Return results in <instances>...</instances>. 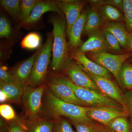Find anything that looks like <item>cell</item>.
Segmentation results:
<instances>
[{
  "label": "cell",
  "mask_w": 132,
  "mask_h": 132,
  "mask_svg": "<svg viewBox=\"0 0 132 132\" xmlns=\"http://www.w3.org/2000/svg\"><path fill=\"white\" fill-rule=\"evenodd\" d=\"M53 36L49 34L45 44L37 50L28 83L36 86L41 84L45 79L50 61L52 52Z\"/></svg>",
  "instance_id": "277c9868"
},
{
  "label": "cell",
  "mask_w": 132,
  "mask_h": 132,
  "mask_svg": "<svg viewBox=\"0 0 132 132\" xmlns=\"http://www.w3.org/2000/svg\"><path fill=\"white\" fill-rule=\"evenodd\" d=\"M90 54L93 61L108 70L114 75L118 82L119 73L122 65L127 60L132 57L131 52L113 54L105 52Z\"/></svg>",
  "instance_id": "5b68a950"
},
{
  "label": "cell",
  "mask_w": 132,
  "mask_h": 132,
  "mask_svg": "<svg viewBox=\"0 0 132 132\" xmlns=\"http://www.w3.org/2000/svg\"><path fill=\"white\" fill-rule=\"evenodd\" d=\"M19 0H1V6L16 21H20V3Z\"/></svg>",
  "instance_id": "7402d4cb"
},
{
  "label": "cell",
  "mask_w": 132,
  "mask_h": 132,
  "mask_svg": "<svg viewBox=\"0 0 132 132\" xmlns=\"http://www.w3.org/2000/svg\"><path fill=\"white\" fill-rule=\"evenodd\" d=\"M0 78H1V81H2L5 83L21 84L17 81L15 78L14 76L13 75L11 72H10L7 71V69L5 67H1Z\"/></svg>",
  "instance_id": "1f68e13d"
},
{
  "label": "cell",
  "mask_w": 132,
  "mask_h": 132,
  "mask_svg": "<svg viewBox=\"0 0 132 132\" xmlns=\"http://www.w3.org/2000/svg\"><path fill=\"white\" fill-rule=\"evenodd\" d=\"M45 86L37 88L27 86L24 90L22 100L26 113L31 119H36L41 111L42 99Z\"/></svg>",
  "instance_id": "8992f818"
},
{
  "label": "cell",
  "mask_w": 132,
  "mask_h": 132,
  "mask_svg": "<svg viewBox=\"0 0 132 132\" xmlns=\"http://www.w3.org/2000/svg\"><path fill=\"white\" fill-rule=\"evenodd\" d=\"M7 100H8V97L7 95L2 90H0V102H1V103H3Z\"/></svg>",
  "instance_id": "74e56055"
},
{
  "label": "cell",
  "mask_w": 132,
  "mask_h": 132,
  "mask_svg": "<svg viewBox=\"0 0 132 132\" xmlns=\"http://www.w3.org/2000/svg\"><path fill=\"white\" fill-rule=\"evenodd\" d=\"M100 14L104 21L119 22L125 21V16L123 12L113 6L104 5L99 7Z\"/></svg>",
  "instance_id": "ffe728a7"
},
{
  "label": "cell",
  "mask_w": 132,
  "mask_h": 132,
  "mask_svg": "<svg viewBox=\"0 0 132 132\" xmlns=\"http://www.w3.org/2000/svg\"><path fill=\"white\" fill-rule=\"evenodd\" d=\"M52 80L62 82L69 87L76 96L86 106L90 107H111L125 110L120 104L101 92L78 86L64 76H56Z\"/></svg>",
  "instance_id": "7a4b0ae2"
},
{
  "label": "cell",
  "mask_w": 132,
  "mask_h": 132,
  "mask_svg": "<svg viewBox=\"0 0 132 132\" xmlns=\"http://www.w3.org/2000/svg\"><path fill=\"white\" fill-rule=\"evenodd\" d=\"M87 40L77 50L79 52L85 53H95L101 52H107L109 50L108 45L101 29L89 35Z\"/></svg>",
  "instance_id": "8fae6325"
},
{
  "label": "cell",
  "mask_w": 132,
  "mask_h": 132,
  "mask_svg": "<svg viewBox=\"0 0 132 132\" xmlns=\"http://www.w3.org/2000/svg\"><path fill=\"white\" fill-rule=\"evenodd\" d=\"M53 28L52 59L51 67L53 71H58L69 62L68 43L66 40L67 24L62 15L53 16L50 19Z\"/></svg>",
  "instance_id": "6da1fadb"
},
{
  "label": "cell",
  "mask_w": 132,
  "mask_h": 132,
  "mask_svg": "<svg viewBox=\"0 0 132 132\" xmlns=\"http://www.w3.org/2000/svg\"><path fill=\"white\" fill-rule=\"evenodd\" d=\"M101 29L112 34L119 40L121 47L126 50L129 33L125 24L119 22L105 21Z\"/></svg>",
  "instance_id": "2e32d148"
},
{
  "label": "cell",
  "mask_w": 132,
  "mask_h": 132,
  "mask_svg": "<svg viewBox=\"0 0 132 132\" xmlns=\"http://www.w3.org/2000/svg\"><path fill=\"white\" fill-rule=\"evenodd\" d=\"M64 72L68 76L69 80L76 86L101 92L80 64L68 62L65 67Z\"/></svg>",
  "instance_id": "52a82bcc"
},
{
  "label": "cell",
  "mask_w": 132,
  "mask_h": 132,
  "mask_svg": "<svg viewBox=\"0 0 132 132\" xmlns=\"http://www.w3.org/2000/svg\"><path fill=\"white\" fill-rule=\"evenodd\" d=\"M123 95L128 114L132 121V90L126 92Z\"/></svg>",
  "instance_id": "e575fe53"
},
{
  "label": "cell",
  "mask_w": 132,
  "mask_h": 132,
  "mask_svg": "<svg viewBox=\"0 0 132 132\" xmlns=\"http://www.w3.org/2000/svg\"><path fill=\"white\" fill-rule=\"evenodd\" d=\"M26 87L21 84L6 83L1 81V90L6 94L9 100L14 102H19L22 99Z\"/></svg>",
  "instance_id": "d6986e66"
},
{
  "label": "cell",
  "mask_w": 132,
  "mask_h": 132,
  "mask_svg": "<svg viewBox=\"0 0 132 132\" xmlns=\"http://www.w3.org/2000/svg\"><path fill=\"white\" fill-rule=\"evenodd\" d=\"M131 125L126 117H120L111 120L106 126L113 132H130Z\"/></svg>",
  "instance_id": "603a6c76"
},
{
  "label": "cell",
  "mask_w": 132,
  "mask_h": 132,
  "mask_svg": "<svg viewBox=\"0 0 132 132\" xmlns=\"http://www.w3.org/2000/svg\"><path fill=\"white\" fill-rule=\"evenodd\" d=\"M126 50L132 53V34H129L127 38V45Z\"/></svg>",
  "instance_id": "8d00e7d4"
},
{
  "label": "cell",
  "mask_w": 132,
  "mask_h": 132,
  "mask_svg": "<svg viewBox=\"0 0 132 132\" xmlns=\"http://www.w3.org/2000/svg\"><path fill=\"white\" fill-rule=\"evenodd\" d=\"M57 5L65 16L67 32L68 34L74 23L80 16L87 1L79 0L56 1Z\"/></svg>",
  "instance_id": "9c48e42d"
},
{
  "label": "cell",
  "mask_w": 132,
  "mask_h": 132,
  "mask_svg": "<svg viewBox=\"0 0 132 132\" xmlns=\"http://www.w3.org/2000/svg\"><path fill=\"white\" fill-rule=\"evenodd\" d=\"M50 92L60 100L68 102L85 106L86 105L76 96L71 88L62 82L52 80L48 82Z\"/></svg>",
  "instance_id": "4fadbf2b"
},
{
  "label": "cell",
  "mask_w": 132,
  "mask_h": 132,
  "mask_svg": "<svg viewBox=\"0 0 132 132\" xmlns=\"http://www.w3.org/2000/svg\"><path fill=\"white\" fill-rule=\"evenodd\" d=\"M72 57L88 72L95 75L112 80V74L108 70L88 58L85 53L76 50L73 53Z\"/></svg>",
  "instance_id": "5bb4252c"
},
{
  "label": "cell",
  "mask_w": 132,
  "mask_h": 132,
  "mask_svg": "<svg viewBox=\"0 0 132 132\" xmlns=\"http://www.w3.org/2000/svg\"><path fill=\"white\" fill-rule=\"evenodd\" d=\"M36 0H22L20 3V21L21 23L26 21L30 15L36 4Z\"/></svg>",
  "instance_id": "484cf974"
},
{
  "label": "cell",
  "mask_w": 132,
  "mask_h": 132,
  "mask_svg": "<svg viewBox=\"0 0 132 132\" xmlns=\"http://www.w3.org/2000/svg\"><path fill=\"white\" fill-rule=\"evenodd\" d=\"M125 22L129 34H132V0H123Z\"/></svg>",
  "instance_id": "4316f807"
},
{
  "label": "cell",
  "mask_w": 132,
  "mask_h": 132,
  "mask_svg": "<svg viewBox=\"0 0 132 132\" xmlns=\"http://www.w3.org/2000/svg\"><path fill=\"white\" fill-rule=\"evenodd\" d=\"M53 132H75L71 124L66 120H62L54 123Z\"/></svg>",
  "instance_id": "836d02e7"
},
{
  "label": "cell",
  "mask_w": 132,
  "mask_h": 132,
  "mask_svg": "<svg viewBox=\"0 0 132 132\" xmlns=\"http://www.w3.org/2000/svg\"><path fill=\"white\" fill-rule=\"evenodd\" d=\"M130 61H131V62L132 63V57L131 59V60H130Z\"/></svg>",
  "instance_id": "60d3db41"
},
{
  "label": "cell",
  "mask_w": 132,
  "mask_h": 132,
  "mask_svg": "<svg viewBox=\"0 0 132 132\" xmlns=\"http://www.w3.org/2000/svg\"><path fill=\"white\" fill-rule=\"evenodd\" d=\"M105 21L99 10V7L92 5L87 10V17L82 34L88 35L101 29Z\"/></svg>",
  "instance_id": "e0dca14e"
},
{
  "label": "cell",
  "mask_w": 132,
  "mask_h": 132,
  "mask_svg": "<svg viewBox=\"0 0 132 132\" xmlns=\"http://www.w3.org/2000/svg\"><path fill=\"white\" fill-rule=\"evenodd\" d=\"M37 51L23 61L11 72L16 80L21 84L26 85L28 83L31 75Z\"/></svg>",
  "instance_id": "ac0fdd59"
},
{
  "label": "cell",
  "mask_w": 132,
  "mask_h": 132,
  "mask_svg": "<svg viewBox=\"0 0 132 132\" xmlns=\"http://www.w3.org/2000/svg\"><path fill=\"white\" fill-rule=\"evenodd\" d=\"M47 104L50 112L54 115L63 116L73 122L91 123L87 113L90 107L81 106L61 100L50 91L47 95Z\"/></svg>",
  "instance_id": "3957f363"
},
{
  "label": "cell",
  "mask_w": 132,
  "mask_h": 132,
  "mask_svg": "<svg viewBox=\"0 0 132 132\" xmlns=\"http://www.w3.org/2000/svg\"><path fill=\"white\" fill-rule=\"evenodd\" d=\"M92 5L100 7L104 5L113 6L120 10L124 13V2L123 0H108V1H90Z\"/></svg>",
  "instance_id": "f546056e"
},
{
  "label": "cell",
  "mask_w": 132,
  "mask_h": 132,
  "mask_svg": "<svg viewBox=\"0 0 132 132\" xmlns=\"http://www.w3.org/2000/svg\"><path fill=\"white\" fill-rule=\"evenodd\" d=\"M41 37L38 33L33 32L27 35L22 40L21 46L24 49L34 50L40 46Z\"/></svg>",
  "instance_id": "d4e9b609"
},
{
  "label": "cell",
  "mask_w": 132,
  "mask_h": 132,
  "mask_svg": "<svg viewBox=\"0 0 132 132\" xmlns=\"http://www.w3.org/2000/svg\"><path fill=\"white\" fill-rule=\"evenodd\" d=\"M118 83L126 89H132V63H123L119 73Z\"/></svg>",
  "instance_id": "44dd1931"
},
{
  "label": "cell",
  "mask_w": 132,
  "mask_h": 132,
  "mask_svg": "<svg viewBox=\"0 0 132 132\" xmlns=\"http://www.w3.org/2000/svg\"><path fill=\"white\" fill-rule=\"evenodd\" d=\"M99 132H113L106 129H100Z\"/></svg>",
  "instance_id": "f35d334b"
},
{
  "label": "cell",
  "mask_w": 132,
  "mask_h": 132,
  "mask_svg": "<svg viewBox=\"0 0 132 132\" xmlns=\"http://www.w3.org/2000/svg\"><path fill=\"white\" fill-rule=\"evenodd\" d=\"M130 132H132V125L131 124V131H130Z\"/></svg>",
  "instance_id": "ab89813d"
},
{
  "label": "cell",
  "mask_w": 132,
  "mask_h": 132,
  "mask_svg": "<svg viewBox=\"0 0 132 132\" xmlns=\"http://www.w3.org/2000/svg\"><path fill=\"white\" fill-rule=\"evenodd\" d=\"M9 132H26L23 127L20 124L15 121H13L10 123L9 128Z\"/></svg>",
  "instance_id": "d590c367"
},
{
  "label": "cell",
  "mask_w": 132,
  "mask_h": 132,
  "mask_svg": "<svg viewBox=\"0 0 132 132\" xmlns=\"http://www.w3.org/2000/svg\"><path fill=\"white\" fill-rule=\"evenodd\" d=\"M103 31L109 49L116 53H121V47L118 39L111 33Z\"/></svg>",
  "instance_id": "83f0119b"
},
{
  "label": "cell",
  "mask_w": 132,
  "mask_h": 132,
  "mask_svg": "<svg viewBox=\"0 0 132 132\" xmlns=\"http://www.w3.org/2000/svg\"><path fill=\"white\" fill-rule=\"evenodd\" d=\"M83 69L94 81L102 93L120 104L125 111L128 113L124 95L115 83L111 80L95 75L85 70L84 68Z\"/></svg>",
  "instance_id": "ba28073f"
},
{
  "label": "cell",
  "mask_w": 132,
  "mask_h": 132,
  "mask_svg": "<svg viewBox=\"0 0 132 132\" xmlns=\"http://www.w3.org/2000/svg\"><path fill=\"white\" fill-rule=\"evenodd\" d=\"M54 123L46 120H33L29 127V132H53Z\"/></svg>",
  "instance_id": "cb8c5ba5"
},
{
  "label": "cell",
  "mask_w": 132,
  "mask_h": 132,
  "mask_svg": "<svg viewBox=\"0 0 132 132\" xmlns=\"http://www.w3.org/2000/svg\"><path fill=\"white\" fill-rule=\"evenodd\" d=\"M77 132H99L100 129L91 123L72 122Z\"/></svg>",
  "instance_id": "d6a6232c"
},
{
  "label": "cell",
  "mask_w": 132,
  "mask_h": 132,
  "mask_svg": "<svg viewBox=\"0 0 132 132\" xmlns=\"http://www.w3.org/2000/svg\"><path fill=\"white\" fill-rule=\"evenodd\" d=\"M50 12H56L61 15H62L63 13L56 1H38L29 17L26 21L21 23L22 26L28 27L32 26L39 20L43 15Z\"/></svg>",
  "instance_id": "7c38bea8"
},
{
  "label": "cell",
  "mask_w": 132,
  "mask_h": 132,
  "mask_svg": "<svg viewBox=\"0 0 132 132\" xmlns=\"http://www.w3.org/2000/svg\"><path fill=\"white\" fill-rule=\"evenodd\" d=\"M12 33L11 24L9 20L5 16L0 17V37L7 38Z\"/></svg>",
  "instance_id": "f1b7e54d"
},
{
  "label": "cell",
  "mask_w": 132,
  "mask_h": 132,
  "mask_svg": "<svg viewBox=\"0 0 132 132\" xmlns=\"http://www.w3.org/2000/svg\"><path fill=\"white\" fill-rule=\"evenodd\" d=\"M87 115L92 120L96 121L106 126L115 118L127 117L129 114L123 109L103 106L90 107L88 111Z\"/></svg>",
  "instance_id": "30bf717a"
},
{
  "label": "cell",
  "mask_w": 132,
  "mask_h": 132,
  "mask_svg": "<svg viewBox=\"0 0 132 132\" xmlns=\"http://www.w3.org/2000/svg\"><path fill=\"white\" fill-rule=\"evenodd\" d=\"M0 114L2 118L8 121L13 120L15 118L14 110L8 104H3L0 105Z\"/></svg>",
  "instance_id": "4dcf8cb0"
},
{
  "label": "cell",
  "mask_w": 132,
  "mask_h": 132,
  "mask_svg": "<svg viewBox=\"0 0 132 132\" xmlns=\"http://www.w3.org/2000/svg\"><path fill=\"white\" fill-rule=\"evenodd\" d=\"M87 17V11L83 10L68 34L69 47L72 50H77L83 43L81 39V35L83 33Z\"/></svg>",
  "instance_id": "9a60e30c"
}]
</instances>
